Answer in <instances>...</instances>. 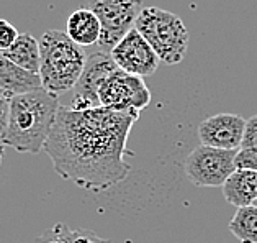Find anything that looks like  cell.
<instances>
[{
    "label": "cell",
    "instance_id": "16",
    "mask_svg": "<svg viewBox=\"0 0 257 243\" xmlns=\"http://www.w3.org/2000/svg\"><path fill=\"white\" fill-rule=\"evenodd\" d=\"M69 232L71 227H67L66 223H56L53 228L40 235L35 243H69Z\"/></svg>",
    "mask_w": 257,
    "mask_h": 243
},
{
    "label": "cell",
    "instance_id": "22",
    "mask_svg": "<svg viewBox=\"0 0 257 243\" xmlns=\"http://www.w3.org/2000/svg\"><path fill=\"white\" fill-rule=\"evenodd\" d=\"M4 148H5V145L0 141V165H2V159H4Z\"/></svg>",
    "mask_w": 257,
    "mask_h": 243
},
{
    "label": "cell",
    "instance_id": "7",
    "mask_svg": "<svg viewBox=\"0 0 257 243\" xmlns=\"http://www.w3.org/2000/svg\"><path fill=\"white\" fill-rule=\"evenodd\" d=\"M100 105L116 112L141 114L151 102V91L143 77L133 76L121 69L110 74L98 91Z\"/></svg>",
    "mask_w": 257,
    "mask_h": 243
},
{
    "label": "cell",
    "instance_id": "19",
    "mask_svg": "<svg viewBox=\"0 0 257 243\" xmlns=\"http://www.w3.org/2000/svg\"><path fill=\"white\" fill-rule=\"evenodd\" d=\"M236 168L257 171V149H239L236 156Z\"/></svg>",
    "mask_w": 257,
    "mask_h": 243
},
{
    "label": "cell",
    "instance_id": "18",
    "mask_svg": "<svg viewBox=\"0 0 257 243\" xmlns=\"http://www.w3.org/2000/svg\"><path fill=\"white\" fill-rule=\"evenodd\" d=\"M69 243H111V241L102 238V236L90 232V230L71 228V232H69Z\"/></svg>",
    "mask_w": 257,
    "mask_h": 243
},
{
    "label": "cell",
    "instance_id": "15",
    "mask_svg": "<svg viewBox=\"0 0 257 243\" xmlns=\"http://www.w3.org/2000/svg\"><path fill=\"white\" fill-rule=\"evenodd\" d=\"M228 227L241 243H257V207L249 205L237 209Z\"/></svg>",
    "mask_w": 257,
    "mask_h": 243
},
{
    "label": "cell",
    "instance_id": "4",
    "mask_svg": "<svg viewBox=\"0 0 257 243\" xmlns=\"http://www.w3.org/2000/svg\"><path fill=\"white\" fill-rule=\"evenodd\" d=\"M138 32L169 66L184 61L189 49L190 35L179 15L159 7H144L136 20Z\"/></svg>",
    "mask_w": 257,
    "mask_h": 243
},
{
    "label": "cell",
    "instance_id": "8",
    "mask_svg": "<svg viewBox=\"0 0 257 243\" xmlns=\"http://www.w3.org/2000/svg\"><path fill=\"white\" fill-rule=\"evenodd\" d=\"M120 67L111 58L110 53L95 51L87 56L84 72L74 87V99L71 107L74 110H89L102 107L98 99V91L110 74H113Z\"/></svg>",
    "mask_w": 257,
    "mask_h": 243
},
{
    "label": "cell",
    "instance_id": "12",
    "mask_svg": "<svg viewBox=\"0 0 257 243\" xmlns=\"http://www.w3.org/2000/svg\"><path fill=\"white\" fill-rule=\"evenodd\" d=\"M66 33L80 48L92 46L102 38V23L90 9H79L69 15Z\"/></svg>",
    "mask_w": 257,
    "mask_h": 243
},
{
    "label": "cell",
    "instance_id": "21",
    "mask_svg": "<svg viewBox=\"0 0 257 243\" xmlns=\"http://www.w3.org/2000/svg\"><path fill=\"white\" fill-rule=\"evenodd\" d=\"M9 114H10V97L0 92V141L4 138L5 130H7Z\"/></svg>",
    "mask_w": 257,
    "mask_h": 243
},
{
    "label": "cell",
    "instance_id": "14",
    "mask_svg": "<svg viewBox=\"0 0 257 243\" xmlns=\"http://www.w3.org/2000/svg\"><path fill=\"white\" fill-rule=\"evenodd\" d=\"M4 56L10 59L22 69L38 74L41 67V49L40 41L31 36L30 33H20L17 41L12 45L7 51H4Z\"/></svg>",
    "mask_w": 257,
    "mask_h": 243
},
{
    "label": "cell",
    "instance_id": "3",
    "mask_svg": "<svg viewBox=\"0 0 257 243\" xmlns=\"http://www.w3.org/2000/svg\"><path fill=\"white\" fill-rule=\"evenodd\" d=\"M41 67L40 79L43 89L59 96L76 87L84 72L87 54L66 32L48 30L40 38Z\"/></svg>",
    "mask_w": 257,
    "mask_h": 243
},
{
    "label": "cell",
    "instance_id": "11",
    "mask_svg": "<svg viewBox=\"0 0 257 243\" xmlns=\"http://www.w3.org/2000/svg\"><path fill=\"white\" fill-rule=\"evenodd\" d=\"M41 79L38 74L28 72L12 63L0 53V92L7 97H15L18 94L40 89Z\"/></svg>",
    "mask_w": 257,
    "mask_h": 243
},
{
    "label": "cell",
    "instance_id": "23",
    "mask_svg": "<svg viewBox=\"0 0 257 243\" xmlns=\"http://www.w3.org/2000/svg\"><path fill=\"white\" fill-rule=\"evenodd\" d=\"M254 205H255V207H257V201H255V202H254Z\"/></svg>",
    "mask_w": 257,
    "mask_h": 243
},
{
    "label": "cell",
    "instance_id": "1",
    "mask_svg": "<svg viewBox=\"0 0 257 243\" xmlns=\"http://www.w3.org/2000/svg\"><path fill=\"white\" fill-rule=\"evenodd\" d=\"M138 118V112L106 107L74 110L61 105L45 151L62 179L85 191H106L131 171L126 156L133 153L126 145Z\"/></svg>",
    "mask_w": 257,
    "mask_h": 243
},
{
    "label": "cell",
    "instance_id": "10",
    "mask_svg": "<svg viewBox=\"0 0 257 243\" xmlns=\"http://www.w3.org/2000/svg\"><path fill=\"white\" fill-rule=\"evenodd\" d=\"M246 118L231 112L211 115L198 125V138L202 145L239 151L242 146L244 132H246Z\"/></svg>",
    "mask_w": 257,
    "mask_h": 243
},
{
    "label": "cell",
    "instance_id": "2",
    "mask_svg": "<svg viewBox=\"0 0 257 243\" xmlns=\"http://www.w3.org/2000/svg\"><path fill=\"white\" fill-rule=\"evenodd\" d=\"M59 107V96L43 87L12 97L2 143L18 153H40L53 132Z\"/></svg>",
    "mask_w": 257,
    "mask_h": 243
},
{
    "label": "cell",
    "instance_id": "13",
    "mask_svg": "<svg viewBox=\"0 0 257 243\" xmlns=\"http://www.w3.org/2000/svg\"><path fill=\"white\" fill-rule=\"evenodd\" d=\"M223 196L237 209L254 205L257 201V171L236 170L224 183Z\"/></svg>",
    "mask_w": 257,
    "mask_h": 243
},
{
    "label": "cell",
    "instance_id": "9",
    "mask_svg": "<svg viewBox=\"0 0 257 243\" xmlns=\"http://www.w3.org/2000/svg\"><path fill=\"white\" fill-rule=\"evenodd\" d=\"M110 54L121 71L138 77L153 76L161 63L151 45L143 38L136 28L131 30Z\"/></svg>",
    "mask_w": 257,
    "mask_h": 243
},
{
    "label": "cell",
    "instance_id": "5",
    "mask_svg": "<svg viewBox=\"0 0 257 243\" xmlns=\"http://www.w3.org/2000/svg\"><path fill=\"white\" fill-rule=\"evenodd\" d=\"M89 9L102 23L100 48L105 53H111L118 43L135 30L144 7L143 0H90Z\"/></svg>",
    "mask_w": 257,
    "mask_h": 243
},
{
    "label": "cell",
    "instance_id": "17",
    "mask_svg": "<svg viewBox=\"0 0 257 243\" xmlns=\"http://www.w3.org/2000/svg\"><path fill=\"white\" fill-rule=\"evenodd\" d=\"M18 30L7 20H0V53L7 51L18 38Z\"/></svg>",
    "mask_w": 257,
    "mask_h": 243
},
{
    "label": "cell",
    "instance_id": "6",
    "mask_svg": "<svg viewBox=\"0 0 257 243\" xmlns=\"http://www.w3.org/2000/svg\"><path fill=\"white\" fill-rule=\"evenodd\" d=\"M237 151L200 145L185 159V174L198 188H223L236 168Z\"/></svg>",
    "mask_w": 257,
    "mask_h": 243
},
{
    "label": "cell",
    "instance_id": "20",
    "mask_svg": "<svg viewBox=\"0 0 257 243\" xmlns=\"http://www.w3.org/2000/svg\"><path fill=\"white\" fill-rule=\"evenodd\" d=\"M241 149H257V115L247 118Z\"/></svg>",
    "mask_w": 257,
    "mask_h": 243
}]
</instances>
